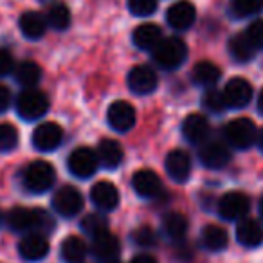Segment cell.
Listing matches in <instances>:
<instances>
[{
    "label": "cell",
    "mask_w": 263,
    "mask_h": 263,
    "mask_svg": "<svg viewBox=\"0 0 263 263\" xmlns=\"http://www.w3.org/2000/svg\"><path fill=\"white\" fill-rule=\"evenodd\" d=\"M8 226L16 233H47L54 227L52 218L42 209L15 208L8 213Z\"/></svg>",
    "instance_id": "cell-1"
},
{
    "label": "cell",
    "mask_w": 263,
    "mask_h": 263,
    "mask_svg": "<svg viewBox=\"0 0 263 263\" xmlns=\"http://www.w3.org/2000/svg\"><path fill=\"white\" fill-rule=\"evenodd\" d=\"M154 60L161 69L164 70H175L186 62L187 58V45L184 40L177 36L162 38L157 44V47L152 51Z\"/></svg>",
    "instance_id": "cell-2"
},
{
    "label": "cell",
    "mask_w": 263,
    "mask_h": 263,
    "mask_svg": "<svg viewBox=\"0 0 263 263\" xmlns=\"http://www.w3.org/2000/svg\"><path fill=\"white\" fill-rule=\"evenodd\" d=\"M223 143L234 150H247L256 143V124L247 117H238L233 119L223 126Z\"/></svg>",
    "instance_id": "cell-3"
},
{
    "label": "cell",
    "mask_w": 263,
    "mask_h": 263,
    "mask_svg": "<svg viewBox=\"0 0 263 263\" xmlns=\"http://www.w3.org/2000/svg\"><path fill=\"white\" fill-rule=\"evenodd\" d=\"M56 180V172L47 161H34L24 170L22 184L31 193H45L52 187Z\"/></svg>",
    "instance_id": "cell-4"
},
{
    "label": "cell",
    "mask_w": 263,
    "mask_h": 263,
    "mask_svg": "<svg viewBox=\"0 0 263 263\" xmlns=\"http://www.w3.org/2000/svg\"><path fill=\"white\" fill-rule=\"evenodd\" d=\"M49 110V99L38 88H26L16 98V112L22 119L36 121L44 117Z\"/></svg>",
    "instance_id": "cell-5"
},
{
    "label": "cell",
    "mask_w": 263,
    "mask_h": 263,
    "mask_svg": "<svg viewBox=\"0 0 263 263\" xmlns=\"http://www.w3.org/2000/svg\"><path fill=\"white\" fill-rule=\"evenodd\" d=\"M67 168L78 179H88L92 177L99 168L98 154L90 148H76L67 159Z\"/></svg>",
    "instance_id": "cell-6"
},
{
    "label": "cell",
    "mask_w": 263,
    "mask_h": 263,
    "mask_svg": "<svg viewBox=\"0 0 263 263\" xmlns=\"http://www.w3.org/2000/svg\"><path fill=\"white\" fill-rule=\"evenodd\" d=\"M52 208L63 218H74L83 209V197L74 186H63L52 197Z\"/></svg>",
    "instance_id": "cell-7"
},
{
    "label": "cell",
    "mask_w": 263,
    "mask_h": 263,
    "mask_svg": "<svg viewBox=\"0 0 263 263\" xmlns=\"http://www.w3.org/2000/svg\"><path fill=\"white\" fill-rule=\"evenodd\" d=\"M106 121H108L110 128L119 134H126L132 128L136 126L137 114L136 108L126 101H114L108 106V112H106Z\"/></svg>",
    "instance_id": "cell-8"
},
{
    "label": "cell",
    "mask_w": 263,
    "mask_h": 263,
    "mask_svg": "<svg viewBox=\"0 0 263 263\" xmlns=\"http://www.w3.org/2000/svg\"><path fill=\"white\" fill-rule=\"evenodd\" d=\"M198 159L209 170H222L229 164L231 150L223 141H205L198 150Z\"/></svg>",
    "instance_id": "cell-9"
},
{
    "label": "cell",
    "mask_w": 263,
    "mask_h": 263,
    "mask_svg": "<svg viewBox=\"0 0 263 263\" xmlns=\"http://www.w3.org/2000/svg\"><path fill=\"white\" fill-rule=\"evenodd\" d=\"M251 209V200L241 191H229L218 200V215L226 220H241Z\"/></svg>",
    "instance_id": "cell-10"
},
{
    "label": "cell",
    "mask_w": 263,
    "mask_h": 263,
    "mask_svg": "<svg viewBox=\"0 0 263 263\" xmlns=\"http://www.w3.org/2000/svg\"><path fill=\"white\" fill-rule=\"evenodd\" d=\"M227 108H245L252 99V87L243 78H233L222 90Z\"/></svg>",
    "instance_id": "cell-11"
},
{
    "label": "cell",
    "mask_w": 263,
    "mask_h": 263,
    "mask_svg": "<svg viewBox=\"0 0 263 263\" xmlns=\"http://www.w3.org/2000/svg\"><path fill=\"white\" fill-rule=\"evenodd\" d=\"M128 88L137 96H148L157 88V74L152 67L137 65L128 72Z\"/></svg>",
    "instance_id": "cell-12"
},
{
    "label": "cell",
    "mask_w": 263,
    "mask_h": 263,
    "mask_svg": "<svg viewBox=\"0 0 263 263\" xmlns=\"http://www.w3.org/2000/svg\"><path fill=\"white\" fill-rule=\"evenodd\" d=\"M197 20V9L190 0H179L172 4L166 11V22L172 29L175 31H186Z\"/></svg>",
    "instance_id": "cell-13"
},
{
    "label": "cell",
    "mask_w": 263,
    "mask_h": 263,
    "mask_svg": "<svg viewBox=\"0 0 263 263\" xmlns=\"http://www.w3.org/2000/svg\"><path fill=\"white\" fill-rule=\"evenodd\" d=\"M63 141V130L58 123H42L33 132V146L40 152H54Z\"/></svg>",
    "instance_id": "cell-14"
},
{
    "label": "cell",
    "mask_w": 263,
    "mask_h": 263,
    "mask_svg": "<svg viewBox=\"0 0 263 263\" xmlns=\"http://www.w3.org/2000/svg\"><path fill=\"white\" fill-rule=\"evenodd\" d=\"M119 252H121L119 240L112 233H108V231L92 238V254H94V258L99 263L117 261L119 259Z\"/></svg>",
    "instance_id": "cell-15"
},
{
    "label": "cell",
    "mask_w": 263,
    "mask_h": 263,
    "mask_svg": "<svg viewBox=\"0 0 263 263\" xmlns=\"http://www.w3.org/2000/svg\"><path fill=\"white\" fill-rule=\"evenodd\" d=\"M132 187L141 198H155L162 193V182L152 170H139L132 177Z\"/></svg>",
    "instance_id": "cell-16"
},
{
    "label": "cell",
    "mask_w": 263,
    "mask_h": 263,
    "mask_svg": "<svg viewBox=\"0 0 263 263\" xmlns=\"http://www.w3.org/2000/svg\"><path fill=\"white\" fill-rule=\"evenodd\" d=\"M209 132H211L209 121H208V117L202 116V114H191L182 123V136L190 144L205 143L209 137Z\"/></svg>",
    "instance_id": "cell-17"
},
{
    "label": "cell",
    "mask_w": 263,
    "mask_h": 263,
    "mask_svg": "<svg viewBox=\"0 0 263 263\" xmlns=\"http://www.w3.org/2000/svg\"><path fill=\"white\" fill-rule=\"evenodd\" d=\"M18 252L26 261H40L49 254V241L42 233H29L18 243Z\"/></svg>",
    "instance_id": "cell-18"
},
{
    "label": "cell",
    "mask_w": 263,
    "mask_h": 263,
    "mask_svg": "<svg viewBox=\"0 0 263 263\" xmlns=\"http://www.w3.org/2000/svg\"><path fill=\"white\" fill-rule=\"evenodd\" d=\"M90 198L92 204L99 209V211H114L119 204V191L108 180H101L96 182L90 190Z\"/></svg>",
    "instance_id": "cell-19"
},
{
    "label": "cell",
    "mask_w": 263,
    "mask_h": 263,
    "mask_svg": "<svg viewBox=\"0 0 263 263\" xmlns=\"http://www.w3.org/2000/svg\"><path fill=\"white\" fill-rule=\"evenodd\" d=\"M166 173L175 182H186L191 173V157L184 150H172L166 155Z\"/></svg>",
    "instance_id": "cell-20"
},
{
    "label": "cell",
    "mask_w": 263,
    "mask_h": 263,
    "mask_svg": "<svg viewBox=\"0 0 263 263\" xmlns=\"http://www.w3.org/2000/svg\"><path fill=\"white\" fill-rule=\"evenodd\" d=\"M236 240L243 247H259L263 243V226L254 218L238 220Z\"/></svg>",
    "instance_id": "cell-21"
},
{
    "label": "cell",
    "mask_w": 263,
    "mask_h": 263,
    "mask_svg": "<svg viewBox=\"0 0 263 263\" xmlns=\"http://www.w3.org/2000/svg\"><path fill=\"white\" fill-rule=\"evenodd\" d=\"M96 154H98L99 164L105 166V168H108V170L119 168L121 162H123V157H124L121 144L114 139H103L101 143H99Z\"/></svg>",
    "instance_id": "cell-22"
},
{
    "label": "cell",
    "mask_w": 263,
    "mask_h": 263,
    "mask_svg": "<svg viewBox=\"0 0 263 263\" xmlns=\"http://www.w3.org/2000/svg\"><path fill=\"white\" fill-rule=\"evenodd\" d=\"M187 218L182 213H166L162 218V233L166 234V238H170L172 241H182L187 234Z\"/></svg>",
    "instance_id": "cell-23"
},
{
    "label": "cell",
    "mask_w": 263,
    "mask_h": 263,
    "mask_svg": "<svg viewBox=\"0 0 263 263\" xmlns=\"http://www.w3.org/2000/svg\"><path fill=\"white\" fill-rule=\"evenodd\" d=\"M20 31L29 40H40L47 31V20L36 11H27L20 16Z\"/></svg>",
    "instance_id": "cell-24"
},
{
    "label": "cell",
    "mask_w": 263,
    "mask_h": 263,
    "mask_svg": "<svg viewBox=\"0 0 263 263\" xmlns=\"http://www.w3.org/2000/svg\"><path fill=\"white\" fill-rule=\"evenodd\" d=\"M162 40V31L155 24H143L134 31V44L141 51H154L157 44Z\"/></svg>",
    "instance_id": "cell-25"
},
{
    "label": "cell",
    "mask_w": 263,
    "mask_h": 263,
    "mask_svg": "<svg viewBox=\"0 0 263 263\" xmlns=\"http://www.w3.org/2000/svg\"><path fill=\"white\" fill-rule=\"evenodd\" d=\"M200 241H202V247L208 249L211 252H220L227 247L229 243V236H227V231L220 226H205L202 229V234H200Z\"/></svg>",
    "instance_id": "cell-26"
},
{
    "label": "cell",
    "mask_w": 263,
    "mask_h": 263,
    "mask_svg": "<svg viewBox=\"0 0 263 263\" xmlns=\"http://www.w3.org/2000/svg\"><path fill=\"white\" fill-rule=\"evenodd\" d=\"M220 76H222V70L213 62H198L193 67V72H191V78H193L195 83L198 87H205V88L215 87L218 83Z\"/></svg>",
    "instance_id": "cell-27"
},
{
    "label": "cell",
    "mask_w": 263,
    "mask_h": 263,
    "mask_svg": "<svg viewBox=\"0 0 263 263\" xmlns=\"http://www.w3.org/2000/svg\"><path fill=\"white\" fill-rule=\"evenodd\" d=\"M88 247L80 236H67L65 240L62 241V254L63 261L67 263H81L85 258H87Z\"/></svg>",
    "instance_id": "cell-28"
},
{
    "label": "cell",
    "mask_w": 263,
    "mask_h": 263,
    "mask_svg": "<svg viewBox=\"0 0 263 263\" xmlns=\"http://www.w3.org/2000/svg\"><path fill=\"white\" fill-rule=\"evenodd\" d=\"M227 49H229V54L233 56V60H236V62H240V63L251 62L256 54V49L252 47V44L247 40L245 33L236 34V36L231 38Z\"/></svg>",
    "instance_id": "cell-29"
},
{
    "label": "cell",
    "mask_w": 263,
    "mask_h": 263,
    "mask_svg": "<svg viewBox=\"0 0 263 263\" xmlns=\"http://www.w3.org/2000/svg\"><path fill=\"white\" fill-rule=\"evenodd\" d=\"M15 80L26 88L36 87V85L40 83V80H42L40 65H38V63H34V62H22L15 69Z\"/></svg>",
    "instance_id": "cell-30"
},
{
    "label": "cell",
    "mask_w": 263,
    "mask_h": 263,
    "mask_svg": "<svg viewBox=\"0 0 263 263\" xmlns=\"http://www.w3.org/2000/svg\"><path fill=\"white\" fill-rule=\"evenodd\" d=\"M47 24L56 31H65L70 26V11L63 2H54L49 8L47 16H45Z\"/></svg>",
    "instance_id": "cell-31"
},
{
    "label": "cell",
    "mask_w": 263,
    "mask_h": 263,
    "mask_svg": "<svg viewBox=\"0 0 263 263\" xmlns=\"http://www.w3.org/2000/svg\"><path fill=\"white\" fill-rule=\"evenodd\" d=\"M231 9L238 18H247L256 16L263 11V0H233Z\"/></svg>",
    "instance_id": "cell-32"
},
{
    "label": "cell",
    "mask_w": 263,
    "mask_h": 263,
    "mask_svg": "<svg viewBox=\"0 0 263 263\" xmlns=\"http://www.w3.org/2000/svg\"><path fill=\"white\" fill-rule=\"evenodd\" d=\"M81 231L87 233L88 236H98V234L108 231V220L103 215H98V213H90L87 215L83 220H81Z\"/></svg>",
    "instance_id": "cell-33"
},
{
    "label": "cell",
    "mask_w": 263,
    "mask_h": 263,
    "mask_svg": "<svg viewBox=\"0 0 263 263\" xmlns=\"http://www.w3.org/2000/svg\"><path fill=\"white\" fill-rule=\"evenodd\" d=\"M18 144V132L13 124L0 123V152H11Z\"/></svg>",
    "instance_id": "cell-34"
},
{
    "label": "cell",
    "mask_w": 263,
    "mask_h": 263,
    "mask_svg": "<svg viewBox=\"0 0 263 263\" xmlns=\"http://www.w3.org/2000/svg\"><path fill=\"white\" fill-rule=\"evenodd\" d=\"M202 103H204L205 108L213 114H222L223 110L227 108L222 90H216V88H209V90L204 94V98H202Z\"/></svg>",
    "instance_id": "cell-35"
},
{
    "label": "cell",
    "mask_w": 263,
    "mask_h": 263,
    "mask_svg": "<svg viewBox=\"0 0 263 263\" xmlns=\"http://www.w3.org/2000/svg\"><path fill=\"white\" fill-rule=\"evenodd\" d=\"M128 9L134 16H150L157 11V0H128Z\"/></svg>",
    "instance_id": "cell-36"
},
{
    "label": "cell",
    "mask_w": 263,
    "mask_h": 263,
    "mask_svg": "<svg viewBox=\"0 0 263 263\" xmlns=\"http://www.w3.org/2000/svg\"><path fill=\"white\" fill-rule=\"evenodd\" d=\"M245 36L252 44L256 51L263 49V20H256L245 29Z\"/></svg>",
    "instance_id": "cell-37"
},
{
    "label": "cell",
    "mask_w": 263,
    "mask_h": 263,
    "mask_svg": "<svg viewBox=\"0 0 263 263\" xmlns=\"http://www.w3.org/2000/svg\"><path fill=\"white\" fill-rule=\"evenodd\" d=\"M134 241L141 247H154L157 243V236H155L154 229L150 227H139V229L134 233Z\"/></svg>",
    "instance_id": "cell-38"
},
{
    "label": "cell",
    "mask_w": 263,
    "mask_h": 263,
    "mask_svg": "<svg viewBox=\"0 0 263 263\" xmlns=\"http://www.w3.org/2000/svg\"><path fill=\"white\" fill-rule=\"evenodd\" d=\"M15 69V60L8 49H0V78L8 76Z\"/></svg>",
    "instance_id": "cell-39"
},
{
    "label": "cell",
    "mask_w": 263,
    "mask_h": 263,
    "mask_svg": "<svg viewBox=\"0 0 263 263\" xmlns=\"http://www.w3.org/2000/svg\"><path fill=\"white\" fill-rule=\"evenodd\" d=\"M11 105V92L6 85L0 83V114L6 112Z\"/></svg>",
    "instance_id": "cell-40"
},
{
    "label": "cell",
    "mask_w": 263,
    "mask_h": 263,
    "mask_svg": "<svg viewBox=\"0 0 263 263\" xmlns=\"http://www.w3.org/2000/svg\"><path fill=\"white\" fill-rule=\"evenodd\" d=\"M130 263H157V259L150 254H137L136 258H132Z\"/></svg>",
    "instance_id": "cell-41"
},
{
    "label": "cell",
    "mask_w": 263,
    "mask_h": 263,
    "mask_svg": "<svg viewBox=\"0 0 263 263\" xmlns=\"http://www.w3.org/2000/svg\"><path fill=\"white\" fill-rule=\"evenodd\" d=\"M256 144H258L259 152H261V154H263V128L258 132V136H256Z\"/></svg>",
    "instance_id": "cell-42"
},
{
    "label": "cell",
    "mask_w": 263,
    "mask_h": 263,
    "mask_svg": "<svg viewBox=\"0 0 263 263\" xmlns=\"http://www.w3.org/2000/svg\"><path fill=\"white\" fill-rule=\"evenodd\" d=\"M256 106H258V112L263 116V90L259 92V96H258V103H256Z\"/></svg>",
    "instance_id": "cell-43"
},
{
    "label": "cell",
    "mask_w": 263,
    "mask_h": 263,
    "mask_svg": "<svg viewBox=\"0 0 263 263\" xmlns=\"http://www.w3.org/2000/svg\"><path fill=\"white\" fill-rule=\"evenodd\" d=\"M259 215H261V218H263V197L259 198Z\"/></svg>",
    "instance_id": "cell-44"
},
{
    "label": "cell",
    "mask_w": 263,
    "mask_h": 263,
    "mask_svg": "<svg viewBox=\"0 0 263 263\" xmlns=\"http://www.w3.org/2000/svg\"><path fill=\"white\" fill-rule=\"evenodd\" d=\"M112 263H119V259H117V261H112Z\"/></svg>",
    "instance_id": "cell-45"
},
{
    "label": "cell",
    "mask_w": 263,
    "mask_h": 263,
    "mask_svg": "<svg viewBox=\"0 0 263 263\" xmlns=\"http://www.w3.org/2000/svg\"><path fill=\"white\" fill-rule=\"evenodd\" d=\"M0 220H2V213H0Z\"/></svg>",
    "instance_id": "cell-46"
}]
</instances>
